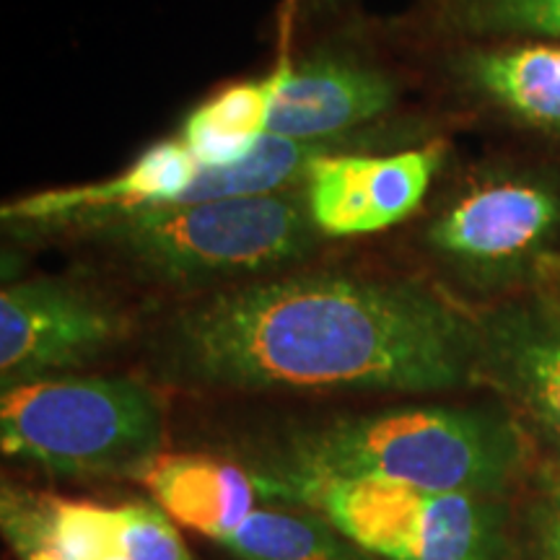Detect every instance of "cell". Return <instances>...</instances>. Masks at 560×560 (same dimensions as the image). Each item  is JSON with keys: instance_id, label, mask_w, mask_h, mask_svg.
<instances>
[{"instance_id": "1", "label": "cell", "mask_w": 560, "mask_h": 560, "mask_svg": "<svg viewBox=\"0 0 560 560\" xmlns=\"http://www.w3.org/2000/svg\"><path fill=\"white\" fill-rule=\"evenodd\" d=\"M161 382L210 392L478 389L475 312L433 280L296 268L187 299L149 340Z\"/></svg>"}, {"instance_id": "2", "label": "cell", "mask_w": 560, "mask_h": 560, "mask_svg": "<svg viewBox=\"0 0 560 560\" xmlns=\"http://www.w3.org/2000/svg\"><path fill=\"white\" fill-rule=\"evenodd\" d=\"M532 454L522 423L499 400L431 402L304 425L252 467V475L262 499L280 501L319 482L355 478L503 499L529 470Z\"/></svg>"}, {"instance_id": "3", "label": "cell", "mask_w": 560, "mask_h": 560, "mask_svg": "<svg viewBox=\"0 0 560 560\" xmlns=\"http://www.w3.org/2000/svg\"><path fill=\"white\" fill-rule=\"evenodd\" d=\"M62 240L132 283L187 299L304 268L325 242L304 187L138 208L83 223Z\"/></svg>"}, {"instance_id": "4", "label": "cell", "mask_w": 560, "mask_h": 560, "mask_svg": "<svg viewBox=\"0 0 560 560\" xmlns=\"http://www.w3.org/2000/svg\"><path fill=\"white\" fill-rule=\"evenodd\" d=\"M416 247L470 310L535 291L560 265V153L503 151L439 182Z\"/></svg>"}, {"instance_id": "5", "label": "cell", "mask_w": 560, "mask_h": 560, "mask_svg": "<svg viewBox=\"0 0 560 560\" xmlns=\"http://www.w3.org/2000/svg\"><path fill=\"white\" fill-rule=\"evenodd\" d=\"M166 410L138 376L68 374L0 395V446L55 475L138 478L164 454Z\"/></svg>"}, {"instance_id": "6", "label": "cell", "mask_w": 560, "mask_h": 560, "mask_svg": "<svg viewBox=\"0 0 560 560\" xmlns=\"http://www.w3.org/2000/svg\"><path fill=\"white\" fill-rule=\"evenodd\" d=\"M304 503L382 560H509L506 506L472 493H436L382 478L330 480L301 490Z\"/></svg>"}, {"instance_id": "7", "label": "cell", "mask_w": 560, "mask_h": 560, "mask_svg": "<svg viewBox=\"0 0 560 560\" xmlns=\"http://www.w3.org/2000/svg\"><path fill=\"white\" fill-rule=\"evenodd\" d=\"M132 319L94 285L60 276L5 280L0 289V384L68 376L112 353Z\"/></svg>"}, {"instance_id": "8", "label": "cell", "mask_w": 560, "mask_h": 560, "mask_svg": "<svg viewBox=\"0 0 560 560\" xmlns=\"http://www.w3.org/2000/svg\"><path fill=\"white\" fill-rule=\"evenodd\" d=\"M478 387L514 412L560 470V304L545 291L480 306Z\"/></svg>"}, {"instance_id": "9", "label": "cell", "mask_w": 560, "mask_h": 560, "mask_svg": "<svg viewBox=\"0 0 560 560\" xmlns=\"http://www.w3.org/2000/svg\"><path fill=\"white\" fill-rule=\"evenodd\" d=\"M280 83L268 136L322 140L392 120L402 102L395 70L350 34L317 42L301 58L280 52Z\"/></svg>"}, {"instance_id": "10", "label": "cell", "mask_w": 560, "mask_h": 560, "mask_svg": "<svg viewBox=\"0 0 560 560\" xmlns=\"http://www.w3.org/2000/svg\"><path fill=\"white\" fill-rule=\"evenodd\" d=\"M452 140L441 136L395 151H353L314 161L304 192L322 240L380 234L423 213L444 177Z\"/></svg>"}, {"instance_id": "11", "label": "cell", "mask_w": 560, "mask_h": 560, "mask_svg": "<svg viewBox=\"0 0 560 560\" xmlns=\"http://www.w3.org/2000/svg\"><path fill=\"white\" fill-rule=\"evenodd\" d=\"M439 55L446 89L467 112L560 143V42H452Z\"/></svg>"}, {"instance_id": "12", "label": "cell", "mask_w": 560, "mask_h": 560, "mask_svg": "<svg viewBox=\"0 0 560 560\" xmlns=\"http://www.w3.org/2000/svg\"><path fill=\"white\" fill-rule=\"evenodd\" d=\"M200 164L182 140L161 138L140 151L115 177L91 185L58 187L5 202L0 210L5 234L21 242L62 240L83 223L138 208L170 206L198 179Z\"/></svg>"}, {"instance_id": "13", "label": "cell", "mask_w": 560, "mask_h": 560, "mask_svg": "<svg viewBox=\"0 0 560 560\" xmlns=\"http://www.w3.org/2000/svg\"><path fill=\"white\" fill-rule=\"evenodd\" d=\"M140 482L174 522L219 545L255 514L262 499L252 470L202 454H161Z\"/></svg>"}, {"instance_id": "14", "label": "cell", "mask_w": 560, "mask_h": 560, "mask_svg": "<svg viewBox=\"0 0 560 560\" xmlns=\"http://www.w3.org/2000/svg\"><path fill=\"white\" fill-rule=\"evenodd\" d=\"M280 68L265 79L234 81L202 100L179 125L177 138L198 159L200 170H221L247 159L268 136Z\"/></svg>"}, {"instance_id": "15", "label": "cell", "mask_w": 560, "mask_h": 560, "mask_svg": "<svg viewBox=\"0 0 560 560\" xmlns=\"http://www.w3.org/2000/svg\"><path fill=\"white\" fill-rule=\"evenodd\" d=\"M412 30L436 45L490 39L560 42V0H420Z\"/></svg>"}, {"instance_id": "16", "label": "cell", "mask_w": 560, "mask_h": 560, "mask_svg": "<svg viewBox=\"0 0 560 560\" xmlns=\"http://www.w3.org/2000/svg\"><path fill=\"white\" fill-rule=\"evenodd\" d=\"M221 545L236 560H361L359 548L322 516L270 509L249 514Z\"/></svg>"}, {"instance_id": "17", "label": "cell", "mask_w": 560, "mask_h": 560, "mask_svg": "<svg viewBox=\"0 0 560 560\" xmlns=\"http://www.w3.org/2000/svg\"><path fill=\"white\" fill-rule=\"evenodd\" d=\"M117 514V556L125 560H192L179 529L156 503H125Z\"/></svg>"}, {"instance_id": "18", "label": "cell", "mask_w": 560, "mask_h": 560, "mask_svg": "<svg viewBox=\"0 0 560 560\" xmlns=\"http://www.w3.org/2000/svg\"><path fill=\"white\" fill-rule=\"evenodd\" d=\"M532 560H560V480L535 501L529 516Z\"/></svg>"}, {"instance_id": "19", "label": "cell", "mask_w": 560, "mask_h": 560, "mask_svg": "<svg viewBox=\"0 0 560 560\" xmlns=\"http://www.w3.org/2000/svg\"><path fill=\"white\" fill-rule=\"evenodd\" d=\"M355 0H291L289 19L306 21V24H327L340 19Z\"/></svg>"}, {"instance_id": "20", "label": "cell", "mask_w": 560, "mask_h": 560, "mask_svg": "<svg viewBox=\"0 0 560 560\" xmlns=\"http://www.w3.org/2000/svg\"><path fill=\"white\" fill-rule=\"evenodd\" d=\"M537 289L545 291L550 299H556L560 304V265H556V268H552L548 276L542 278V283L537 285Z\"/></svg>"}, {"instance_id": "21", "label": "cell", "mask_w": 560, "mask_h": 560, "mask_svg": "<svg viewBox=\"0 0 560 560\" xmlns=\"http://www.w3.org/2000/svg\"><path fill=\"white\" fill-rule=\"evenodd\" d=\"M112 560H125V558H112Z\"/></svg>"}]
</instances>
